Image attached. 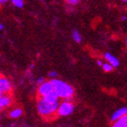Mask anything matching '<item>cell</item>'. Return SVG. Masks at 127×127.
I'll use <instances>...</instances> for the list:
<instances>
[{
	"label": "cell",
	"instance_id": "d6986e66",
	"mask_svg": "<svg viewBox=\"0 0 127 127\" xmlns=\"http://www.w3.org/2000/svg\"><path fill=\"white\" fill-rule=\"evenodd\" d=\"M4 28H5V27H4V25H3V24H0V31H2V30H4Z\"/></svg>",
	"mask_w": 127,
	"mask_h": 127
},
{
	"label": "cell",
	"instance_id": "ac0fdd59",
	"mask_svg": "<svg viewBox=\"0 0 127 127\" xmlns=\"http://www.w3.org/2000/svg\"><path fill=\"white\" fill-rule=\"evenodd\" d=\"M7 1H9V0H0V5H2V4H5V3H6Z\"/></svg>",
	"mask_w": 127,
	"mask_h": 127
},
{
	"label": "cell",
	"instance_id": "4fadbf2b",
	"mask_svg": "<svg viewBox=\"0 0 127 127\" xmlns=\"http://www.w3.org/2000/svg\"><path fill=\"white\" fill-rule=\"evenodd\" d=\"M10 1L17 8H22L24 6V0H10Z\"/></svg>",
	"mask_w": 127,
	"mask_h": 127
},
{
	"label": "cell",
	"instance_id": "5b68a950",
	"mask_svg": "<svg viewBox=\"0 0 127 127\" xmlns=\"http://www.w3.org/2000/svg\"><path fill=\"white\" fill-rule=\"evenodd\" d=\"M12 90L11 82L7 78L0 76V92L2 94H9Z\"/></svg>",
	"mask_w": 127,
	"mask_h": 127
},
{
	"label": "cell",
	"instance_id": "3957f363",
	"mask_svg": "<svg viewBox=\"0 0 127 127\" xmlns=\"http://www.w3.org/2000/svg\"><path fill=\"white\" fill-rule=\"evenodd\" d=\"M74 104L69 102L68 100L64 101L63 103H60L57 107V110H56V113L59 116H67V115H70V114L74 112Z\"/></svg>",
	"mask_w": 127,
	"mask_h": 127
},
{
	"label": "cell",
	"instance_id": "277c9868",
	"mask_svg": "<svg viewBox=\"0 0 127 127\" xmlns=\"http://www.w3.org/2000/svg\"><path fill=\"white\" fill-rule=\"evenodd\" d=\"M53 91L54 87L51 81H45L43 84L39 85V87H38V90H37V94H38L39 97H43V96L50 94Z\"/></svg>",
	"mask_w": 127,
	"mask_h": 127
},
{
	"label": "cell",
	"instance_id": "603a6c76",
	"mask_svg": "<svg viewBox=\"0 0 127 127\" xmlns=\"http://www.w3.org/2000/svg\"><path fill=\"white\" fill-rule=\"evenodd\" d=\"M122 1H125V2H127V0H122Z\"/></svg>",
	"mask_w": 127,
	"mask_h": 127
},
{
	"label": "cell",
	"instance_id": "5bb4252c",
	"mask_svg": "<svg viewBox=\"0 0 127 127\" xmlns=\"http://www.w3.org/2000/svg\"><path fill=\"white\" fill-rule=\"evenodd\" d=\"M102 66H103V71H105V72H111L112 70H113V66H112L110 64H103Z\"/></svg>",
	"mask_w": 127,
	"mask_h": 127
},
{
	"label": "cell",
	"instance_id": "52a82bcc",
	"mask_svg": "<svg viewBox=\"0 0 127 127\" xmlns=\"http://www.w3.org/2000/svg\"><path fill=\"white\" fill-rule=\"evenodd\" d=\"M43 99L48 103H56V102H58V95H56L55 92H51L50 94H48V95H45V96H43Z\"/></svg>",
	"mask_w": 127,
	"mask_h": 127
},
{
	"label": "cell",
	"instance_id": "44dd1931",
	"mask_svg": "<svg viewBox=\"0 0 127 127\" xmlns=\"http://www.w3.org/2000/svg\"><path fill=\"white\" fill-rule=\"evenodd\" d=\"M123 20H124V21H125V20H126V16H123Z\"/></svg>",
	"mask_w": 127,
	"mask_h": 127
},
{
	"label": "cell",
	"instance_id": "9c48e42d",
	"mask_svg": "<svg viewBox=\"0 0 127 127\" xmlns=\"http://www.w3.org/2000/svg\"><path fill=\"white\" fill-rule=\"evenodd\" d=\"M114 127H127V114L114 121Z\"/></svg>",
	"mask_w": 127,
	"mask_h": 127
},
{
	"label": "cell",
	"instance_id": "2e32d148",
	"mask_svg": "<svg viewBox=\"0 0 127 127\" xmlns=\"http://www.w3.org/2000/svg\"><path fill=\"white\" fill-rule=\"evenodd\" d=\"M49 76L52 77V78H56V77H57V73L55 71H51L50 73H49Z\"/></svg>",
	"mask_w": 127,
	"mask_h": 127
},
{
	"label": "cell",
	"instance_id": "8fae6325",
	"mask_svg": "<svg viewBox=\"0 0 127 127\" xmlns=\"http://www.w3.org/2000/svg\"><path fill=\"white\" fill-rule=\"evenodd\" d=\"M22 114H23V111H22L20 108H15L14 110L9 113V116L10 118L12 119H16V118H19V117L21 116Z\"/></svg>",
	"mask_w": 127,
	"mask_h": 127
},
{
	"label": "cell",
	"instance_id": "7c38bea8",
	"mask_svg": "<svg viewBox=\"0 0 127 127\" xmlns=\"http://www.w3.org/2000/svg\"><path fill=\"white\" fill-rule=\"evenodd\" d=\"M72 36H73V39H74L76 43L82 42V35H81V34H80L77 30H74V31H73Z\"/></svg>",
	"mask_w": 127,
	"mask_h": 127
},
{
	"label": "cell",
	"instance_id": "ffe728a7",
	"mask_svg": "<svg viewBox=\"0 0 127 127\" xmlns=\"http://www.w3.org/2000/svg\"><path fill=\"white\" fill-rule=\"evenodd\" d=\"M97 64H98V65H102V64H103V63H102V61H100V60H99V61L97 62Z\"/></svg>",
	"mask_w": 127,
	"mask_h": 127
},
{
	"label": "cell",
	"instance_id": "d4e9b609",
	"mask_svg": "<svg viewBox=\"0 0 127 127\" xmlns=\"http://www.w3.org/2000/svg\"><path fill=\"white\" fill-rule=\"evenodd\" d=\"M40 1H44V0H40Z\"/></svg>",
	"mask_w": 127,
	"mask_h": 127
},
{
	"label": "cell",
	"instance_id": "9a60e30c",
	"mask_svg": "<svg viewBox=\"0 0 127 127\" xmlns=\"http://www.w3.org/2000/svg\"><path fill=\"white\" fill-rule=\"evenodd\" d=\"M66 1H67L70 5H77V4H78V2H79V0H66Z\"/></svg>",
	"mask_w": 127,
	"mask_h": 127
},
{
	"label": "cell",
	"instance_id": "ba28073f",
	"mask_svg": "<svg viewBox=\"0 0 127 127\" xmlns=\"http://www.w3.org/2000/svg\"><path fill=\"white\" fill-rule=\"evenodd\" d=\"M104 57H105V59L109 62V64H110L113 67H117V66L119 65L118 59H117L116 57H114V56H112L111 54L106 53L105 55H104Z\"/></svg>",
	"mask_w": 127,
	"mask_h": 127
},
{
	"label": "cell",
	"instance_id": "8992f818",
	"mask_svg": "<svg viewBox=\"0 0 127 127\" xmlns=\"http://www.w3.org/2000/svg\"><path fill=\"white\" fill-rule=\"evenodd\" d=\"M12 97L8 94H3L0 96V111H2L4 109L7 108L8 106L12 104Z\"/></svg>",
	"mask_w": 127,
	"mask_h": 127
},
{
	"label": "cell",
	"instance_id": "30bf717a",
	"mask_svg": "<svg viewBox=\"0 0 127 127\" xmlns=\"http://www.w3.org/2000/svg\"><path fill=\"white\" fill-rule=\"evenodd\" d=\"M127 114V108L125 107V108H121L119 110H117L114 114H113V116H112V121H116L117 119H119L120 117L124 116Z\"/></svg>",
	"mask_w": 127,
	"mask_h": 127
},
{
	"label": "cell",
	"instance_id": "7402d4cb",
	"mask_svg": "<svg viewBox=\"0 0 127 127\" xmlns=\"http://www.w3.org/2000/svg\"><path fill=\"white\" fill-rule=\"evenodd\" d=\"M3 95V94L1 93V92H0V96H1V95Z\"/></svg>",
	"mask_w": 127,
	"mask_h": 127
},
{
	"label": "cell",
	"instance_id": "7a4b0ae2",
	"mask_svg": "<svg viewBox=\"0 0 127 127\" xmlns=\"http://www.w3.org/2000/svg\"><path fill=\"white\" fill-rule=\"evenodd\" d=\"M59 103H48L45 101L42 97H40L37 101V112L43 117H49L56 113L57 107Z\"/></svg>",
	"mask_w": 127,
	"mask_h": 127
},
{
	"label": "cell",
	"instance_id": "cb8c5ba5",
	"mask_svg": "<svg viewBox=\"0 0 127 127\" xmlns=\"http://www.w3.org/2000/svg\"><path fill=\"white\" fill-rule=\"evenodd\" d=\"M126 45H127V39H126Z\"/></svg>",
	"mask_w": 127,
	"mask_h": 127
},
{
	"label": "cell",
	"instance_id": "e0dca14e",
	"mask_svg": "<svg viewBox=\"0 0 127 127\" xmlns=\"http://www.w3.org/2000/svg\"><path fill=\"white\" fill-rule=\"evenodd\" d=\"M44 82H45V78H44V77H39L36 81V84L39 85H41V84H43Z\"/></svg>",
	"mask_w": 127,
	"mask_h": 127
},
{
	"label": "cell",
	"instance_id": "6da1fadb",
	"mask_svg": "<svg viewBox=\"0 0 127 127\" xmlns=\"http://www.w3.org/2000/svg\"><path fill=\"white\" fill-rule=\"evenodd\" d=\"M51 83L53 85L54 92L58 95L59 98L69 100L74 95V88L67 83L64 82L62 80L56 79V78H53L51 80Z\"/></svg>",
	"mask_w": 127,
	"mask_h": 127
}]
</instances>
